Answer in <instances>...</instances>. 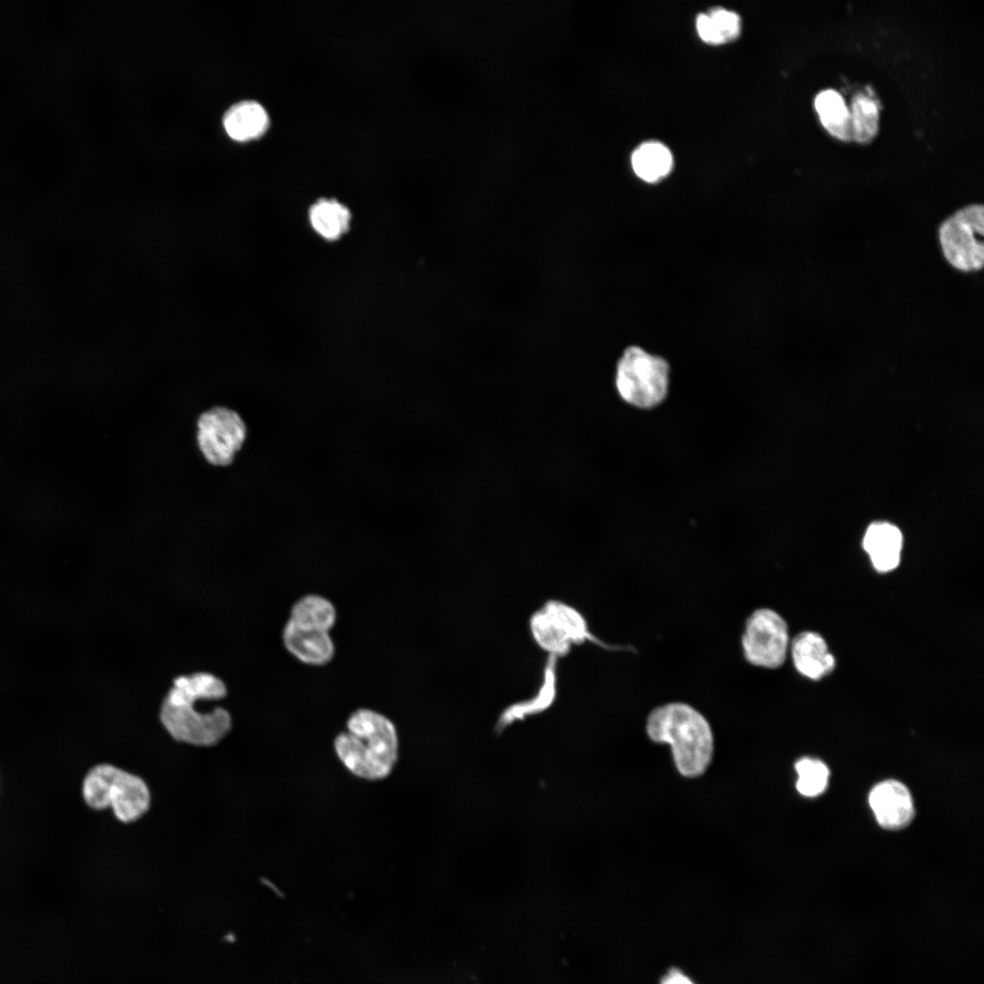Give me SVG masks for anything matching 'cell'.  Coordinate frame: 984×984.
Segmentation results:
<instances>
[{
  "mask_svg": "<svg viewBox=\"0 0 984 984\" xmlns=\"http://www.w3.org/2000/svg\"><path fill=\"white\" fill-rule=\"evenodd\" d=\"M286 650L300 661L323 665L334 656V643L329 631L301 628L288 620L282 632Z\"/></svg>",
  "mask_w": 984,
  "mask_h": 984,
  "instance_id": "12",
  "label": "cell"
},
{
  "mask_svg": "<svg viewBox=\"0 0 984 984\" xmlns=\"http://www.w3.org/2000/svg\"><path fill=\"white\" fill-rule=\"evenodd\" d=\"M869 805L883 828L896 830L907 825L914 816V805L907 787L897 780L876 784L868 795Z\"/></svg>",
  "mask_w": 984,
  "mask_h": 984,
  "instance_id": "10",
  "label": "cell"
},
{
  "mask_svg": "<svg viewBox=\"0 0 984 984\" xmlns=\"http://www.w3.org/2000/svg\"><path fill=\"white\" fill-rule=\"evenodd\" d=\"M82 795L90 808H110L126 824L141 818L151 803L149 786L140 776L109 764L95 765L87 773Z\"/></svg>",
  "mask_w": 984,
  "mask_h": 984,
  "instance_id": "4",
  "label": "cell"
},
{
  "mask_svg": "<svg viewBox=\"0 0 984 984\" xmlns=\"http://www.w3.org/2000/svg\"><path fill=\"white\" fill-rule=\"evenodd\" d=\"M529 630L538 646L558 659L566 656L573 646L587 641L606 650H628L605 644L590 631L587 620L577 609L557 600H548L531 615Z\"/></svg>",
  "mask_w": 984,
  "mask_h": 984,
  "instance_id": "6",
  "label": "cell"
},
{
  "mask_svg": "<svg viewBox=\"0 0 984 984\" xmlns=\"http://www.w3.org/2000/svg\"><path fill=\"white\" fill-rule=\"evenodd\" d=\"M308 221L312 230L327 241H335L345 235L351 227L350 209L334 198H320L308 209Z\"/></svg>",
  "mask_w": 984,
  "mask_h": 984,
  "instance_id": "16",
  "label": "cell"
},
{
  "mask_svg": "<svg viewBox=\"0 0 984 984\" xmlns=\"http://www.w3.org/2000/svg\"><path fill=\"white\" fill-rule=\"evenodd\" d=\"M346 729L333 743L345 768L365 780L387 777L398 759L399 741L394 723L374 710L360 708L350 714Z\"/></svg>",
  "mask_w": 984,
  "mask_h": 984,
  "instance_id": "2",
  "label": "cell"
},
{
  "mask_svg": "<svg viewBox=\"0 0 984 984\" xmlns=\"http://www.w3.org/2000/svg\"><path fill=\"white\" fill-rule=\"evenodd\" d=\"M336 618L335 607L329 600L309 594L294 602L288 620L301 628L329 631L335 624Z\"/></svg>",
  "mask_w": 984,
  "mask_h": 984,
  "instance_id": "17",
  "label": "cell"
},
{
  "mask_svg": "<svg viewBox=\"0 0 984 984\" xmlns=\"http://www.w3.org/2000/svg\"><path fill=\"white\" fill-rule=\"evenodd\" d=\"M227 135L238 142H247L263 136L270 127L266 108L255 100H241L231 106L222 118Z\"/></svg>",
  "mask_w": 984,
  "mask_h": 984,
  "instance_id": "14",
  "label": "cell"
},
{
  "mask_svg": "<svg viewBox=\"0 0 984 984\" xmlns=\"http://www.w3.org/2000/svg\"><path fill=\"white\" fill-rule=\"evenodd\" d=\"M791 653L798 672L812 680L829 674L835 665L825 641L816 632L803 631L796 635L791 644Z\"/></svg>",
  "mask_w": 984,
  "mask_h": 984,
  "instance_id": "13",
  "label": "cell"
},
{
  "mask_svg": "<svg viewBox=\"0 0 984 984\" xmlns=\"http://www.w3.org/2000/svg\"><path fill=\"white\" fill-rule=\"evenodd\" d=\"M225 684L208 672L180 676L164 699L159 712L160 722L176 741L195 746H212L219 743L231 728L228 711L216 706L201 712V699L216 701L225 697Z\"/></svg>",
  "mask_w": 984,
  "mask_h": 984,
  "instance_id": "1",
  "label": "cell"
},
{
  "mask_svg": "<svg viewBox=\"0 0 984 984\" xmlns=\"http://www.w3.org/2000/svg\"><path fill=\"white\" fill-rule=\"evenodd\" d=\"M649 737L668 743L679 772L688 777L702 774L712 754L713 738L709 723L693 707L670 702L655 708L647 720Z\"/></svg>",
  "mask_w": 984,
  "mask_h": 984,
  "instance_id": "3",
  "label": "cell"
},
{
  "mask_svg": "<svg viewBox=\"0 0 984 984\" xmlns=\"http://www.w3.org/2000/svg\"><path fill=\"white\" fill-rule=\"evenodd\" d=\"M631 164L638 177L647 182H655L669 174L672 167V156L663 144L651 141L641 144L631 157Z\"/></svg>",
  "mask_w": 984,
  "mask_h": 984,
  "instance_id": "19",
  "label": "cell"
},
{
  "mask_svg": "<svg viewBox=\"0 0 984 984\" xmlns=\"http://www.w3.org/2000/svg\"><path fill=\"white\" fill-rule=\"evenodd\" d=\"M614 385L620 400L628 405L645 410L655 408L669 393V364L639 346H630L617 363Z\"/></svg>",
  "mask_w": 984,
  "mask_h": 984,
  "instance_id": "5",
  "label": "cell"
},
{
  "mask_svg": "<svg viewBox=\"0 0 984 984\" xmlns=\"http://www.w3.org/2000/svg\"><path fill=\"white\" fill-rule=\"evenodd\" d=\"M659 984H696L691 977L678 968L669 969L661 978Z\"/></svg>",
  "mask_w": 984,
  "mask_h": 984,
  "instance_id": "23",
  "label": "cell"
},
{
  "mask_svg": "<svg viewBox=\"0 0 984 984\" xmlns=\"http://www.w3.org/2000/svg\"><path fill=\"white\" fill-rule=\"evenodd\" d=\"M902 542V534L896 526L878 522L866 529L863 547L874 568L879 572H888L899 564Z\"/></svg>",
  "mask_w": 984,
  "mask_h": 984,
  "instance_id": "15",
  "label": "cell"
},
{
  "mask_svg": "<svg viewBox=\"0 0 984 984\" xmlns=\"http://www.w3.org/2000/svg\"><path fill=\"white\" fill-rule=\"evenodd\" d=\"M741 643L743 657L750 664L766 669L778 668L786 658L787 624L774 610L757 609L746 619Z\"/></svg>",
  "mask_w": 984,
  "mask_h": 984,
  "instance_id": "8",
  "label": "cell"
},
{
  "mask_svg": "<svg viewBox=\"0 0 984 984\" xmlns=\"http://www.w3.org/2000/svg\"><path fill=\"white\" fill-rule=\"evenodd\" d=\"M849 112L852 139L859 143L871 141L878 131V101L870 93L859 91L852 97Z\"/></svg>",
  "mask_w": 984,
  "mask_h": 984,
  "instance_id": "20",
  "label": "cell"
},
{
  "mask_svg": "<svg viewBox=\"0 0 984 984\" xmlns=\"http://www.w3.org/2000/svg\"><path fill=\"white\" fill-rule=\"evenodd\" d=\"M794 767L798 774L796 789L802 795L815 797L825 790L829 770L822 761L804 757L795 763Z\"/></svg>",
  "mask_w": 984,
  "mask_h": 984,
  "instance_id": "22",
  "label": "cell"
},
{
  "mask_svg": "<svg viewBox=\"0 0 984 984\" xmlns=\"http://www.w3.org/2000/svg\"><path fill=\"white\" fill-rule=\"evenodd\" d=\"M982 204L964 206L947 217L938 228L942 256L956 271L979 272L983 267Z\"/></svg>",
  "mask_w": 984,
  "mask_h": 984,
  "instance_id": "7",
  "label": "cell"
},
{
  "mask_svg": "<svg viewBox=\"0 0 984 984\" xmlns=\"http://www.w3.org/2000/svg\"><path fill=\"white\" fill-rule=\"evenodd\" d=\"M558 658L548 655L546 661L542 681L535 694L524 701H519L506 707L499 714L495 730L502 733L516 722L540 714L549 709L557 697L558 690Z\"/></svg>",
  "mask_w": 984,
  "mask_h": 984,
  "instance_id": "11",
  "label": "cell"
},
{
  "mask_svg": "<svg viewBox=\"0 0 984 984\" xmlns=\"http://www.w3.org/2000/svg\"><path fill=\"white\" fill-rule=\"evenodd\" d=\"M740 17L737 14L715 8L708 14H701L696 19L700 37L706 43L722 44L735 38L740 32Z\"/></svg>",
  "mask_w": 984,
  "mask_h": 984,
  "instance_id": "21",
  "label": "cell"
},
{
  "mask_svg": "<svg viewBox=\"0 0 984 984\" xmlns=\"http://www.w3.org/2000/svg\"><path fill=\"white\" fill-rule=\"evenodd\" d=\"M815 108L822 125L831 135L841 140H852L849 108L836 90L827 88L817 93Z\"/></svg>",
  "mask_w": 984,
  "mask_h": 984,
  "instance_id": "18",
  "label": "cell"
},
{
  "mask_svg": "<svg viewBox=\"0 0 984 984\" xmlns=\"http://www.w3.org/2000/svg\"><path fill=\"white\" fill-rule=\"evenodd\" d=\"M246 436V426L233 410L214 407L198 419L197 439L200 450L214 466L230 465Z\"/></svg>",
  "mask_w": 984,
  "mask_h": 984,
  "instance_id": "9",
  "label": "cell"
}]
</instances>
